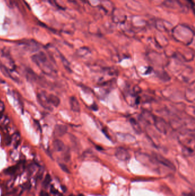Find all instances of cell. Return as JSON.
Returning <instances> with one entry per match:
<instances>
[{
  "mask_svg": "<svg viewBox=\"0 0 195 196\" xmlns=\"http://www.w3.org/2000/svg\"><path fill=\"white\" fill-rule=\"evenodd\" d=\"M115 155L120 161H128L130 158V154L126 149L122 148H117Z\"/></svg>",
  "mask_w": 195,
  "mask_h": 196,
  "instance_id": "1",
  "label": "cell"
},
{
  "mask_svg": "<svg viewBox=\"0 0 195 196\" xmlns=\"http://www.w3.org/2000/svg\"><path fill=\"white\" fill-rule=\"evenodd\" d=\"M154 155H155V156H154L155 159H156V161H157L158 162L161 163V164L164 165V166H166V167L170 168L171 169H175V166L173 165V163H172L169 160H168L167 159L164 158V157L161 156V155H159V154H155Z\"/></svg>",
  "mask_w": 195,
  "mask_h": 196,
  "instance_id": "2",
  "label": "cell"
},
{
  "mask_svg": "<svg viewBox=\"0 0 195 196\" xmlns=\"http://www.w3.org/2000/svg\"><path fill=\"white\" fill-rule=\"evenodd\" d=\"M37 99L38 101L39 102V103L41 104V105H42L44 108L47 109V110H52V105H50V103L48 102V98L45 96L44 94H39L37 95Z\"/></svg>",
  "mask_w": 195,
  "mask_h": 196,
  "instance_id": "3",
  "label": "cell"
},
{
  "mask_svg": "<svg viewBox=\"0 0 195 196\" xmlns=\"http://www.w3.org/2000/svg\"><path fill=\"white\" fill-rule=\"evenodd\" d=\"M67 131L68 127L66 126L63 124H58L55 127L54 133L56 137H61L66 134Z\"/></svg>",
  "mask_w": 195,
  "mask_h": 196,
  "instance_id": "4",
  "label": "cell"
},
{
  "mask_svg": "<svg viewBox=\"0 0 195 196\" xmlns=\"http://www.w3.org/2000/svg\"><path fill=\"white\" fill-rule=\"evenodd\" d=\"M70 105L71 109L74 112H80V104H79V102L77 101V99L75 97L72 96V97L70 98Z\"/></svg>",
  "mask_w": 195,
  "mask_h": 196,
  "instance_id": "5",
  "label": "cell"
},
{
  "mask_svg": "<svg viewBox=\"0 0 195 196\" xmlns=\"http://www.w3.org/2000/svg\"><path fill=\"white\" fill-rule=\"evenodd\" d=\"M47 98L50 105H54L55 107L59 106L60 103V100L57 96L51 94V95H49Z\"/></svg>",
  "mask_w": 195,
  "mask_h": 196,
  "instance_id": "6",
  "label": "cell"
},
{
  "mask_svg": "<svg viewBox=\"0 0 195 196\" xmlns=\"http://www.w3.org/2000/svg\"><path fill=\"white\" fill-rule=\"evenodd\" d=\"M53 146L54 149L57 151H62L65 149V144L60 139H56L54 141Z\"/></svg>",
  "mask_w": 195,
  "mask_h": 196,
  "instance_id": "7",
  "label": "cell"
},
{
  "mask_svg": "<svg viewBox=\"0 0 195 196\" xmlns=\"http://www.w3.org/2000/svg\"><path fill=\"white\" fill-rule=\"evenodd\" d=\"M17 167L15 166H11V167H8L6 171H5V173L6 174H13L15 173V172L17 171Z\"/></svg>",
  "mask_w": 195,
  "mask_h": 196,
  "instance_id": "8",
  "label": "cell"
},
{
  "mask_svg": "<svg viewBox=\"0 0 195 196\" xmlns=\"http://www.w3.org/2000/svg\"><path fill=\"white\" fill-rule=\"evenodd\" d=\"M51 181V177L50 176L49 174H47L46 176H45V180L44 181V187H47L48 185H49L50 182Z\"/></svg>",
  "mask_w": 195,
  "mask_h": 196,
  "instance_id": "9",
  "label": "cell"
},
{
  "mask_svg": "<svg viewBox=\"0 0 195 196\" xmlns=\"http://www.w3.org/2000/svg\"><path fill=\"white\" fill-rule=\"evenodd\" d=\"M131 123L132 124L133 127L135 128V131H138V130H140V127H139V124L137 123V122H136V120H135L133 119H131Z\"/></svg>",
  "mask_w": 195,
  "mask_h": 196,
  "instance_id": "10",
  "label": "cell"
},
{
  "mask_svg": "<svg viewBox=\"0 0 195 196\" xmlns=\"http://www.w3.org/2000/svg\"><path fill=\"white\" fill-rule=\"evenodd\" d=\"M60 166L61 168V169L63 170V172L67 173H69V170L67 166L64 165V164H60Z\"/></svg>",
  "mask_w": 195,
  "mask_h": 196,
  "instance_id": "11",
  "label": "cell"
},
{
  "mask_svg": "<svg viewBox=\"0 0 195 196\" xmlns=\"http://www.w3.org/2000/svg\"><path fill=\"white\" fill-rule=\"evenodd\" d=\"M5 109V106L2 102L0 101V114H1Z\"/></svg>",
  "mask_w": 195,
  "mask_h": 196,
  "instance_id": "12",
  "label": "cell"
},
{
  "mask_svg": "<svg viewBox=\"0 0 195 196\" xmlns=\"http://www.w3.org/2000/svg\"><path fill=\"white\" fill-rule=\"evenodd\" d=\"M50 191H51L52 193H53V194H57V193H58V191H57V190H56V189L54 188L53 187H52L51 188Z\"/></svg>",
  "mask_w": 195,
  "mask_h": 196,
  "instance_id": "13",
  "label": "cell"
},
{
  "mask_svg": "<svg viewBox=\"0 0 195 196\" xmlns=\"http://www.w3.org/2000/svg\"><path fill=\"white\" fill-rule=\"evenodd\" d=\"M41 196H49V194L47 193L46 192H45L44 191H42L41 192Z\"/></svg>",
  "mask_w": 195,
  "mask_h": 196,
  "instance_id": "14",
  "label": "cell"
},
{
  "mask_svg": "<svg viewBox=\"0 0 195 196\" xmlns=\"http://www.w3.org/2000/svg\"><path fill=\"white\" fill-rule=\"evenodd\" d=\"M184 196H195V194L192 193H189L184 194Z\"/></svg>",
  "mask_w": 195,
  "mask_h": 196,
  "instance_id": "15",
  "label": "cell"
},
{
  "mask_svg": "<svg viewBox=\"0 0 195 196\" xmlns=\"http://www.w3.org/2000/svg\"><path fill=\"white\" fill-rule=\"evenodd\" d=\"M92 109H93V110H98V106L96 105L95 104H94V105H93V106H92Z\"/></svg>",
  "mask_w": 195,
  "mask_h": 196,
  "instance_id": "16",
  "label": "cell"
},
{
  "mask_svg": "<svg viewBox=\"0 0 195 196\" xmlns=\"http://www.w3.org/2000/svg\"><path fill=\"white\" fill-rule=\"evenodd\" d=\"M61 187H62V189L63 190V191H66V190H67L66 187H64V186H61Z\"/></svg>",
  "mask_w": 195,
  "mask_h": 196,
  "instance_id": "17",
  "label": "cell"
},
{
  "mask_svg": "<svg viewBox=\"0 0 195 196\" xmlns=\"http://www.w3.org/2000/svg\"><path fill=\"white\" fill-rule=\"evenodd\" d=\"M78 196H84L83 194H79V195H78Z\"/></svg>",
  "mask_w": 195,
  "mask_h": 196,
  "instance_id": "18",
  "label": "cell"
},
{
  "mask_svg": "<svg viewBox=\"0 0 195 196\" xmlns=\"http://www.w3.org/2000/svg\"><path fill=\"white\" fill-rule=\"evenodd\" d=\"M73 196V195H70V196Z\"/></svg>",
  "mask_w": 195,
  "mask_h": 196,
  "instance_id": "19",
  "label": "cell"
}]
</instances>
